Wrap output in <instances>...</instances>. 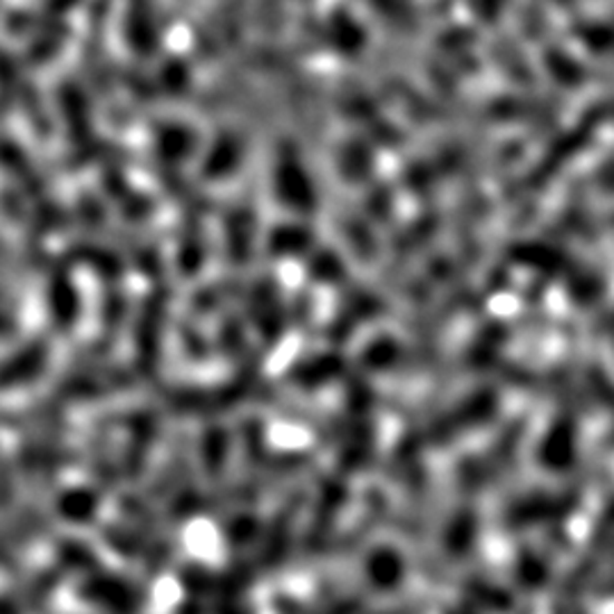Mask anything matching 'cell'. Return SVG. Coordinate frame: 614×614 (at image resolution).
Segmentation results:
<instances>
[{"instance_id": "cell-1", "label": "cell", "mask_w": 614, "mask_h": 614, "mask_svg": "<svg viewBox=\"0 0 614 614\" xmlns=\"http://www.w3.org/2000/svg\"><path fill=\"white\" fill-rule=\"evenodd\" d=\"M406 576L403 557L394 548H373V553L367 555L364 563V578L367 585L373 592L387 594L399 589Z\"/></svg>"}]
</instances>
